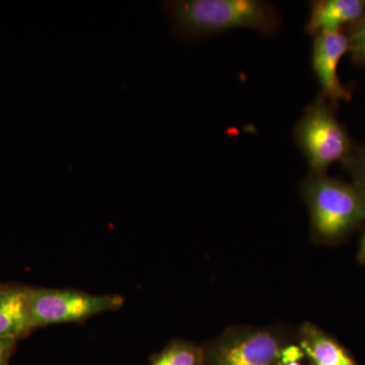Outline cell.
<instances>
[{
	"label": "cell",
	"mask_w": 365,
	"mask_h": 365,
	"mask_svg": "<svg viewBox=\"0 0 365 365\" xmlns=\"http://www.w3.org/2000/svg\"><path fill=\"white\" fill-rule=\"evenodd\" d=\"M16 339L14 338H1L0 339V365H9V359L14 351Z\"/></svg>",
	"instance_id": "14"
},
{
	"label": "cell",
	"mask_w": 365,
	"mask_h": 365,
	"mask_svg": "<svg viewBox=\"0 0 365 365\" xmlns=\"http://www.w3.org/2000/svg\"><path fill=\"white\" fill-rule=\"evenodd\" d=\"M277 338L267 331L237 330L228 333L212 346L207 365H282Z\"/></svg>",
	"instance_id": "5"
},
{
	"label": "cell",
	"mask_w": 365,
	"mask_h": 365,
	"mask_svg": "<svg viewBox=\"0 0 365 365\" xmlns=\"http://www.w3.org/2000/svg\"><path fill=\"white\" fill-rule=\"evenodd\" d=\"M300 348L313 365H357L335 338L313 324L307 323L300 330Z\"/></svg>",
	"instance_id": "9"
},
{
	"label": "cell",
	"mask_w": 365,
	"mask_h": 365,
	"mask_svg": "<svg viewBox=\"0 0 365 365\" xmlns=\"http://www.w3.org/2000/svg\"><path fill=\"white\" fill-rule=\"evenodd\" d=\"M287 365H302V364H300L299 362H294V364H289Z\"/></svg>",
	"instance_id": "16"
},
{
	"label": "cell",
	"mask_w": 365,
	"mask_h": 365,
	"mask_svg": "<svg viewBox=\"0 0 365 365\" xmlns=\"http://www.w3.org/2000/svg\"><path fill=\"white\" fill-rule=\"evenodd\" d=\"M150 365H206V356L198 346L177 341L157 355Z\"/></svg>",
	"instance_id": "10"
},
{
	"label": "cell",
	"mask_w": 365,
	"mask_h": 365,
	"mask_svg": "<svg viewBox=\"0 0 365 365\" xmlns=\"http://www.w3.org/2000/svg\"><path fill=\"white\" fill-rule=\"evenodd\" d=\"M29 289L20 285L0 287V339L19 340L33 330L28 313Z\"/></svg>",
	"instance_id": "8"
},
{
	"label": "cell",
	"mask_w": 365,
	"mask_h": 365,
	"mask_svg": "<svg viewBox=\"0 0 365 365\" xmlns=\"http://www.w3.org/2000/svg\"><path fill=\"white\" fill-rule=\"evenodd\" d=\"M347 52H349L347 34L321 33L314 36L312 68L321 86L319 95L334 107L352 98L351 91L343 85L338 74L341 59Z\"/></svg>",
	"instance_id": "6"
},
{
	"label": "cell",
	"mask_w": 365,
	"mask_h": 365,
	"mask_svg": "<svg viewBox=\"0 0 365 365\" xmlns=\"http://www.w3.org/2000/svg\"><path fill=\"white\" fill-rule=\"evenodd\" d=\"M175 35L200 40L237 29L274 35L281 26L280 14L262 0H169L163 1Z\"/></svg>",
	"instance_id": "1"
},
{
	"label": "cell",
	"mask_w": 365,
	"mask_h": 365,
	"mask_svg": "<svg viewBox=\"0 0 365 365\" xmlns=\"http://www.w3.org/2000/svg\"><path fill=\"white\" fill-rule=\"evenodd\" d=\"M357 260H359L361 265H365V230L361 237V242H360L359 253H357Z\"/></svg>",
	"instance_id": "15"
},
{
	"label": "cell",
	"mask_w": 365,
	"mask_h": 365,
	"mask_svg": "<svg viewBox=\"0 0 365 365\" xmlns=\"http://www.w3.org/2000/svg\"><path fill=\"white\" fill-rule=\"evenodd\" d=\"M300 193L311 215L314 237L336 244L365 222V195L352 182L311 173L302 182Z\"/></svg>",
	"instance_id": "2"
},
{
	"label": "cell",
	"mask_w": 365,
	"mask_h": 365,
	"mask_svg": "<svg viewBox=\"0 0 365 365\" xmlns=\"http://www.w3.org/2000/svg\"><path fill=\"white\" fill-rule=\"evenodd\" d=\"M341 165L351 177L352 184L365 195V143L355 146Z\"/></svg>",
	"instance_id": "11"
},
{
	"label": "cell",
	"mask_w": 365,
	"mask_h": 365,
	"mask_svg": "<svg viewBox=\"0 0 365 365\" xmlns=\"http://www.w3.org/2000/svg\"><path fill=\"white\" fill-rule=\"evenodd\" d=\"M294 138L311 173L316 174L344 162L356 146L336 117L334 106L321 95L304 109L295 125Z\"/></svg>",
	"instance_id": "3"
},
{
	"label": "cell",
	"mask_w": 365,
	"mask_h": 365,
	"mask_svg": "<svg viewBox=\"0 0 365 365\" xmlns=\"http://www.w3.org/2000/svg\"><path fill=\"white\" fill-rule=\"evenodd\" d=\"M347 37L352 61L357 66H365V16L350 26Z\"/></svg>",
	"instance_id": "12"
},
{
	"label": "cell",
	"mask_w": 365,
	"mask_h": 365,
	"mask_svg": "<svg viewBox=\"0 0 365 365\" xmlns=\"http://www.w3.org/2000/svg\"><path fill=\"white\" fill-rule=\"evenodd\" d=\"M306 356L304 352L302 351L300 346H287L281 350V364L282 365H287L294 364V362H299L300 359Z\"/></svg>",
	"instance_id": "13"
},
{
	"label": "cell",
	"mask_w": 365,
	"mask_h": 365,
	"mask_svg": "<svg viewBox=\"0 0 365 365\" xmlns=\"http://www.w3.org/2000/svg\"><path fill=\"white\" fill-rule=\"evenodd\" d=\"M365 16V0H316L304 30L309 35L342 32L343 26H351Z\"/></svg>",
	"instance_id": "7"
},
{
	"label": "cell",
	"mask_w": 365,
	"mask_h": 365,
	"mask_svg": "<svg viewBox=\"0 0 365 365\" xmlns=\"http://www.w3.org/2000/svg\"><path fill=\"white\" fill-rule=\"evenodd\" d=\"M120 295H95L83 292L51 288H30L29 319L32 329L54 324L76 323L122 307Z\"/></svg>",
	"instance_id": "4"
},
{
	"label": "cell",
	"mask_w": 365,
	"mask_h": 365,
	"mask_svg": "<svg viewBox=\"0 0 365 365\" xmlns=\"http://www.w3.org/2000/svg\"></svg>",
	"instance_id": "17"
}]
</instances>
